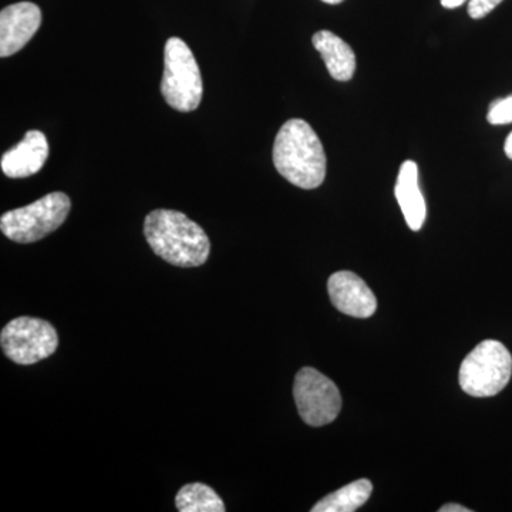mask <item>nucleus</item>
<instances>
[{
	"instance_id": "obj_9",
	"label": "nucleus",
	"mask_w": 512,
	"mask_h": 512,
	"mask_svg": "<svg viewBox=\"0 0 512 512\" xmlns=\"http://www.w3.org/2000/svg\"><path fill=\"white\" fill-rule=\"evenodd\" d=\"M328 291L333 306L345 315L365 319L376 312L375 293L353 272L340 271L330 276Z\"/></svg>"
},
{
	"instance_id": "obj_2",
	"label": "nucleus",
	"mask_w": 512,
	"mask_h": 512,
	"mask_svg": "<svg viewBox=\"0 0 512 512\" xmlns=\"http://www.w3.org/2000/svg\"><path fill=\"white\" fill-rule=\"evenodd\" d=\"M272 158L276 171L296 187L313 190L325 181V148L305 120L286 121L275 138Z\"/></svg>"
},
{
	"instance_id": "obj_14",
	"label": "nucleus",
	"mask_w": 512,
	"mask_h": 512,
	"mask_svg": "<svg viewBox=\"0 0 512 512\" xmlns=\"http://www.w3.org/2000/svg\"><path fill=\"white\" fill-rule=\"evenodd\" d=\"M175 505L180 512H224V501L211 487L201 483L187 484L178 491Z\"/></svg>"
},
{
	"instance_id": "obj_15",
	"label": "nucleus",
	"mask_w": 512,
	"mask_h": 512,
	"mask_svg": "<svg viewBox=\"0 0 512 512\" xmlns=\"http://www.w3.org/2000/svg\"><path fill=\"white\" fill-rule=\"evenodd\" d=\"M487 120L493 126H504V124L512 123V96L494 101L491 104L490 111H488Z\"/></svg>"
},
{
	"instance_id": "obj_5",
	"label": "nucleus",
	"mask_w": 512,
	"mask_h": 512,
	"mask_svg": "<svg viewBox=\"0 0 512 512\" xmlns=\"http://www.w3.org/2000/svg\"><path fill=\"white\" fill-rule=\"evenodd\" d=\"M72 208V201L63 192H52L45 197L6 212L0 218V229L18 244H32L62 227Z\"/></svg>"
},
{
	"instance_id": "obj_3",
	"label": "nucleus",
	"mask_w": 512,
	"mask_h": 512,
	"mask_svg": "<svg viewBox=\"0 0 512 512\" xmlns=\"http://www.w3.org/2000/svg\"><path fill=\"white\" fill-rule=\"evenodd\" d=\"M202 77L194 53L180 37H170L164 49V74L161 94L168 106L190 113L201 104Z\"/></svg>"
},
{
	"instance_id": "obj_7",
	"label": "nucleus",
	"mask_w": 512,
	"mask_h": 512,
	"mask_svg": "<svg viewBox=\"0 0 512 512\" xmlns=\"http://www.w3.org/2000/svg\"><path fill=\"white\" fill-rule=\"evenodd\" d=\"M293 397L302 420L312 427L332 423L342 409L338 386L313 367L299 370L293 384Z\"/></svg>"
},
{
	"instance_id": "obj_8",
	"label": "nucleus",
	"mask_w": 512,
	"mask_h": 512,
	"mask_svg": "<svg viewBox=\"0 0 512 512\" xmlns=\"http://www.w3.org/2000/svg\"><path fill=\"white\" fill-rule=\"evenodd\" d=\"M42 25V10L32 2L6 6L0 12V57L20 52Z\"/></svg>"
},
{
	"instance_id": "obj_6",
	"label": "nucleus",
	"mask_w": 512,
	"mask_h": 512,
	"mask_svg": "<svg viewBox=\"0 0 512 512\" xmlns=\"http://www.w3.org/2000/svg\"><path fill=\"white\" fill-rule=\"evenodd\" d=\"M0 345L3 353L18 365H35L56 352L59 336L56 329L43 319L20 316L2 329Z\"/></svg>"
},
{
	"instance_id": "obj_17",
	"label": "nucleus",
	"mask_w": 512,
	"mask_h": 512,
	"mask_svg": "<svg viewBox=\"0 0 512 512\" xmlns=\"http://www.w3.org/2000/svg\"><path fill=\"white\" fill-rule=\"evenodd\" d=\"M440 512H470L468 508L463 507V505L458 504H447L444 507H441Z\"/></svg>"
},
{
	"instance_id": "obj_10",
	"label": "nucleus",
	"mask_w": 512,
	"mask_h": 512,
	"mask_svg": "<svg viewBox=\"0 0 512 512\" xmlns=\"http://www.w3.org/2000/svg\"><path fill=\"white\" fill-rule=\"evenodd\" d=\"M49 157V143L42 131H28L18 146L2 156L0 167L9 178H26L42 170Z\"/></svg>"
},
{
	"instance_id": "obj_11",
	"label": "nucleus",
	"mask_w": 512,
	"mask_h": 512,
	"mask_svg": "<svg viewBox=\"0 0 512 512\" xmlns=\"http://www.w3.org/2000/svg\"><path fill=\"white\" fill-rule=\"evenodd\" d=\"M394 194L409 228L420 231L426 221L427 207L419 185V165L414 161H404L400 167Z\"/></svg>"
},
{
	"instance_id": "obj_20",
	"label": "nucleus",
	"mask_w": 512,
	"mask_h": 512,
	"mask_svg": "<svg viewBox=\"0 0 512 512\" xmlns=\"http://www.w3.org/2000/svg\"><path fill=\"white\" fill-rule=\"evenodd\" d=\"M322 2L328 3V5H339L343 0H322Z\"/></svg>"
},
{
	"instance_id": "obj_13",
	"label": "nucleus",
	"mask_w": 512,
	"mask_h": 512,
	"mask_svg": "<svg viewBox=\"0 0 512 512\" xmlns=\"http://www.w3.org/2000/svg\"><path fill=\"white\" fill-rule=\"evenodd\" d=\"M373 485L366 478L353 481L335 493L326 495L315 504L312 512H353L367 503L372 495Z\"/></svg>"
},
{
	"instance_id": "obj_1",
	"label": "nucleus",
	"mask_w": 512,
	"mask_h": 512,
	"mask_svg": "<svg viewBox=\"0 0 512 512\" xmlns=\"http://www.w3.org/2000/svg\"><path fill=\"white\" fill-rule=\"evenodd\" d=\"M144 235L154 254L180 268L204 265L210 256V238L180 211H151L144 221Z\"/></svg>"
},
{
	"instance_id": "obj_16",
	"label": "nucleus",
	"mask_w": 512,
	"mask_h": 512,
	"mask_svg": "<svg viewBox=\"0 0 512 512\" xmlns=\"http://www.w3.org/2000/svg\"><path fill=\"white\" fill-rule=\"evenodd\" d=\"M503 0H470L468 3V15L473 19H483L488 13L493 12Z\"/></svg>"
},
{
	"instance_id": "obj_19",
	"label": "nucleus",
	"mask_w": 512,
	"mask_h": 512,
	"mask_svg": "<svg viewBox=\"0 0 512 512\" xmlns=\"http://www.w3.org/2000/svg\"><path fill=\"white\" fill-rule=\"evenodd\" d=\"M504 151L507 157L512 160V133L507 137V140H505Z\"/></svg>"
},
{
	"instance_id": "obj_12",
	"label": "nucleus",
	"mask_w": 512,
	"mask_h": 512,
	"mask_svg": "<svg viewBox=\"0 0 512 512\" xmlns=\"http://www.w3.org/2000/svg\"><path fill=\"white\" fill-rule=\"evenodd\" d=\"M312 43L333 79L338 82H349L352 79L356 72V55L342 37L329 30H320L313 35Z\"/></svg>"
},
{
	"instance_id": "obj_4",
	"label": "nucleus",
	"mask_w": 512,
	"mask_h": 512,
	"mask_svg": "<svg viewBox=\"0 0 512 512\" xmlns=\"http://www.w3.org/2000/svg\"><path fill=\"white\" fill-rule=\"evenodd\" d=\"M512 375V356L498 340H484L471 350L460 367L461 389L474 397L503 392Z\"/></svg>"
},
{
	"instance_id": "obj_18",
	"label": "nucleus",
	"mask_w": 512,
	"mask_h": 512,
	"mask_svg": "<svg viewBox=\"0 0 512 512\" xmlns=\"http://www.w3.org/2000/svg\"><path fill=\"white\" fill-rule=\"evenodd\" d=\"M466 2L467 0H441V5L446 9H456L460 8V6Z\"/></svg>"
}]
</instances>
